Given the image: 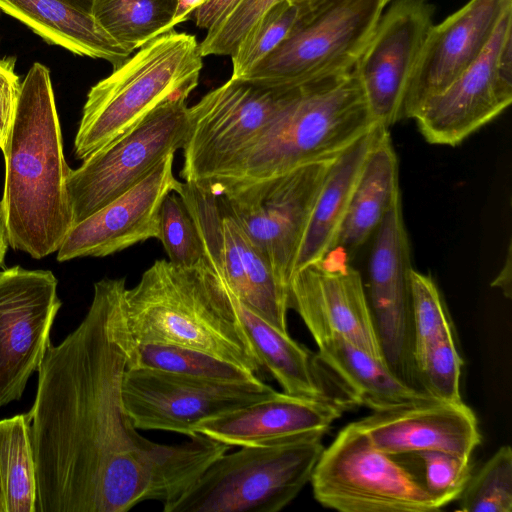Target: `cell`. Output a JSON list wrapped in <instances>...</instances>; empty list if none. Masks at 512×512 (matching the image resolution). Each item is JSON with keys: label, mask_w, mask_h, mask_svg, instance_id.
<instances>
[{"label": "cell", "mask_w": 512, "mask_h": 512, "mask_svg": "<svg viewBox=\"0 0 512 512\" xmlns=\"http://www.w3.org/2000/svg\"><path fill=\"white\" fill-rule=\"evenodd\" d=\"M125 278L94 284L81 323L47 348L29 417L35 512H126L178 497L230 447L197 433L167 445L142 436L124 407L134 344L124 320Z\"/></svg>", "instance_id": "1"}, {"label": "cell", "mask_w": 512, "mask_h": 512, "mask_svg": "<svg viewBox=\"0 0 512 512\" xmlns=\"http://www.w3.org/2000/svg\"><path fill=\"white\" fill-rule=\"evenodd\" d=\"M1 150L5 184L0 202L8 243L35 259L60 248L73 226L66 163L49 69L34 63L20 85Z\"/></svg>", "instance_id": "2"}, {"label": "cell", "mask_w": 512, "mask_h": 512, "mask_svg": "<svg viewBox=\"0 0 512 512\" xmlns=\"http://www.w3.org/2000/svg\"><path fill=\"white\" fill-rule=\"evenodd\" d=\"M133 344L195 348L250 370H264L236 312L231 293L208 262L200 269L156 260L124 295Z\"/></svg>", "instance_id": "3"}, {"label": "cell", "mask_w": 512, "mask_h": 512, "mask_svg": "<svg viewBox=\"0 0 512 512\" xmlns=\"http://www.w3.org/2000/svg\"><path fill=\"white\" fill-rule=\"evenodd\" d=\"M375 125L353 70L289 90L232 168L207 186L249 184L335 158Z\"/></svg>", "instance_id": "4"}, {"label": "cell", "mask_w": 512, "mask_h": 512, "mask_svg": "<svg viewBox=\"0 0 512 512\" xmlns=\"http://www.w3.org/2000/svg\"><path fill=\"white\" fill-rule=\"evenodd\" d=\"M199 42L192 34H162L129 56L91 87L74 140L84 160L168 99L196 88L203 67Z\"/></svg>", "instance_id": "5"}, {"label": "cell", "mask_w": 512, "mask_h": 512, "mask_svg": "<svg viewBox=\"0 0 512 512\" xmlns=\"http://www.w3.org/2000/svg\"><path fill=\"white\" fill-rule=\"evenodd\" d=\"M317 433L293 440L244 446L213 462L164 512H277L310 482L324 449Z\"/></svg>", "instance_id": "6"}, {"label": "cell", "mask_w": 512, "mask_h": 512, "mask_svg": "<svg viewBox=\"0 0 512 512\" xmlns=\"http://www.w3.org/2000/svg\"><path fill=\"white\" fill-rule=\"evenodd\" d=\"M387 6L385 0H318L289 36L241 81L285 92L351 72Z\"/></svg>", "instance_id": "7"}, {"label": "cell", "mask_w": 512, "mask_h": 512, "mask_svg": "<svg viewBox=\"0 0 512 512\" xmlns=\"http://www.w3.org/2000/svg\"><path fill=\"white\" fill-rule=\"evenodd\" d=\"M310 483L322 506L341 512H432L441 508L399 457L375 447L352 422L324 448Z\"/></svg>", "instance_id": "8"}, {"label": "cell", "mask_w": 512, "mask_h": 512, "mask_svg": "<svg viewBox=\"0 0 512 512\" xmlns=\"http://www.w3.org/2000/svg\"><path fill=\"white\" fill-rule=\"evenodd\" d=\"M188 95L161 103L122 135L70 170L66 180L73 225L140 182L165 156L182 149Z\"/></svg>", "instance_id": "9"}, {"label": "cell", "mask_w": 512, "mask_h": 512, "mask_svg": "<svg viewBox=\"0 0 512 512\" xmlns=\"http://www.w3.org/2000/svg\"><path fill=\"white\" fill-rule=\"evenodd\" d=\"M335 158L265 180L212 189L267 258L286 292L314 205Z\"/></svg>", "instance_id": "10"}, {"label": "cell", "mask_w": 512, "mask_h": 512, "mask_svg": "<svg viewBox=\"0 0 512 512\" xmlns=\"http://www.w3.org/2000/svg\"><path fill=\"white\" fill-rule=\"evenodd\" d=\"M286 93L230 78L205 94L188 110L181 178L209 185L225 175L268 125Z\"/></svg>", "instance_id": "11"}, {"label": "cell", "mask_w": 512, "mask_h": 512, "mask_svg": "<svg viewBox=\"0 0 512 512\" xmlns=\"http://www.w3.org/2000/svg\"><path fill=\"white\" fill-rule=\"evenodd\" d=\"M201 235L207 262L220 282L242 304L281 332L287 330V292L259 248L208 187L178 182Z\"/></svg>", "instance_id": "12"}, {"label": "cell", "mask_w": 512, "mask_h": 512, "mask_svg": "<svg viewBox=\"0 0 512 512\" xmlns=\"http://www.w3.org/2000/svg\"><path fill=\"white\" fill-rule=\"evenodd\" d=\"M276 392L260 378L229 382L142 367L126 369L124 407L138 430H163L192 437L209 418Z\"/></svg>", "instance_id": "13"}, {"label": "cell", "mask_w": 512, "mask_h": 512, "mask_svg": "<svg viewBox=\"0 0 512 512\" xmlns=\"http://www.w3.org/2000/svg\"><path fill=\"white\" fill-rule=\"evenodd\" d=\"M512 102V8L479 58L414 115L425 140L457 146Z\"/></svg>", "instance_id": "14"}, {"label": "cell", "mask_w": 512, "mask_h": 512, "mask_svg": "<svg viewBox=\"0 0 512 512\" xmlns=\"http://www.w3.org/2000/svg\"><path fill=\"white\" fill-rule=\"evenodd\" d=\"M49 270L0 271V408L18 401L50 345L62 305Z\"/></svg>", "instance_id": "15"}, {"label": "cell", "mask_w": 512, "mask_h": 512, "mask_svg": "<svg viewBox=\"0 0 512 512\" xmlns=\"http://www.w3.org/2000/svg\"><path fill=\"white\" fill-rule=\"evenodd\" d=\"M384 9L353 72L377 125L403 117L405 97L431 26L429 0H393Z\"/></svg>", "instance_id": "16"}, {"label": "cell", "mask_w": 512, "mask_h": 512, "mask_svg": "<svg viewBox=\"0 0 512 512\" xmlns=\"http://www.w3.org/2000/svg\"><path fill=\"white\" fill-rule=\"evenodd\" d=\"M345 256L331 252L294 272L288 309L298 313L315 342L340 336L385 361L361 275Z\"/></svg>", "instance_id": "17"}, {"label": "cell", "mask_w": 512, "mask_h": 512, "mask_svg": "<svg viewBox=\"0 0 512 512\" xmlns=\"http://www.w3.org/2000/svg\"><path fill=\"white\" fill-rule=\"evenodd\" d=\"M410 244L401 194L374 233L369 261V304L389 368L418 388L412 359Z\"/></svg>", "instance_id": "18"}, {"label": "cell", "mask_w": 512, "mask_h": 512, "mask_svg": "<svg viewBox=\"0 0 512 512\" xmlns=\"http://www.w3.org/2000/svg\"><path fill=\"white\" fill-rule=\"evenodd\" d=\"M174 154L165 156L125 193L75 223L57 251V260L104 257L157 238L161 203L178 184L173 173Z\"/></svg>", "instance_id": "19"}, {"label": "cell", "mask_w": 512, "mask_h": 512, "mask_svg": "<svg viewBox=\"0 0 512 512\" xmlns=\"http://www.w3.org/2000/svg\"><path fill=\"white\" fill-rule=\"evenodd\" d=\"M510 8L512 0H469L431 26L405 97L403 117L413 119L427 100L479 58Z\"/></svg>", "instance_id": "20"}, {"label": "cell", "mask_w": 512, "mask_h": 512, "mask_svg": "<svg viewBox=\"0 0 512 512\" xmlns=\"http://www.w3.org/2000/svg\"><path fill=\"white\" fill-rule=\"evenodd\" d=\"M355 424L375 447L393 456L442 451L471 457L481 443L476 416L464 402L429 399L373 411Z\"/></svg>", "instance_id": "21"}, {"label": "cell", "mask_w": 512, "mask_h": 512, "mask_svg": "<svg viewBox=\"0 0 512 512\" xmlns=\"http://www.w3.org/2000/svg\"><path fill=\"white\" fill-rule=\"evenodd\" d=\"M346 407L333 401L273 395L200 422L194 432L228 446H258L325 434Z\"/></svg>", "instance_id": "22"}, {"label": "cell", "mask_w": 512, "mask_h": 512, "mask_svg": "<svg viewBox=\"0 0 512 512\" xmlns=\"http://www.w3.org/2000/svg\"><path fill=\"white\" fill-rule=\"evenodd\" d=\"M317 358L354 405L384 411L435 399L396 375L382 361L340 336L315 342Z\"/></svg>", "instance_id": "23"}, {"label": "cell", "mask_w": 512, "mask_h": 512, "mask_svg": "<svg viewBox=\"0 0 512 512\" xmlns=\"http://www.w3.org/2000/svg\"><path fill=\"white\" fill-rule=\"evenodd\" d=\"M382 128L375 125L334 159L314 205L293 274L324 260L336 249L354 189Z\"/></svg>", "instance_id": "24"}, {"label": "cell", "mask_w": 512, "mask_h": 512, "mask_svg": "<svg viewBox=\"0 0 512 512\" xmlns=\"http://www.w3.org/2000/svg\"><path fill=\"white\" fill-rule=\"evenodd\" d=\"M232 295V294H231ZM234 306L264 371L284 393L351 406L328 388L327 370L309 349L270 325L232 295Z\"/></svg>", "instance_id": "25"}, {"label": "cell", "mask_w": 512, "mask_h": 512, "mask_svg": "<svg viewBox=\"0 0 512 512\" xmlns=\"http://www.w3.org/2000/svg\"><path fill=\"white\" fill-rule=\"evenodd\" d=\"M0 9L47 43L76 55L105 60L114 67L131 55L98 27L90 11L71 0H0Z\"/></svg>", "instance_id": "26"}, {"label": "cell", "mask_w": 512, "mask_h": 512, "mask_svg": "<svg viewBox=\"0 0 512 512\" xmlns=\"http://www.w3.org/2000/svg\"><path fill=\"white\" fill-rule=\"evenodd\" d=\"M401 194L398 159L388 128L373 144L354 189L336 249L352 255L374 235Z\"/></svg>", "instance_id": "27"}, {"label": "cell", "mask_w": 512, "mask_h": 512, "mask_svg": "<svg viewBox=\"0 0 512 512\" xmlns=\"http://www.w3.org/2000/svg\"><path fill=\"white\" fill-rule=\"evenodd\" d=\"M177 0H92L90 13L98 27L132 53L172 31Z\"/></svg>", "instance_id": "28"}, {"label": "cell", "mask_w": 512, "mask_h": 512, "mask_svg": "<svg viewBox=\"0 0 512 512\" xmlns=\"http://www.w3.org/2000/svg\"><path fill=\"white\" fill-rule=\"evenodd\" d=\"M4 512H35L37 482L28 413L0 420Z\"/></svg>", "instance_id": "29"}, {"label": "cell", "mask_w": 512, "mask_h": 512, "mask_svg": "<svg viewBox=\"0 0 512 512\" xmlns=\"http://www.w3.org/2000/svg\"><path fill=\"white\" fill-rule=\"evenodd\" d=\"M127 367L153 368L229 382H248L260 378L248 369L205 351L160 343L135 344L130 351Z\"/></svg>", "instance_id": "30"}, {"label": "cell", "mask_w": 512, "mask_h": 512, "mask_svg": "<svg viewBox=\"0 0 512 512\" xmlns=\"http://www.w3.org/2000/svg\"><path fill=\"white\" fill-rule=\"evenodd\" d=\"M306 5L283 0L270 8L246 33L230 55L232 79L247 76L269 56L291 33Z\"/></svg>", "instance_id": "31"}, {"label": "cell", "mask_w": 512, "mask_h": 512, "mask_svg": "<svg viewBox=\"0 0 512 512\" xmlns=\"http://www.w3.org/2000/svg\"><path fill=\"white\" fill-rule=\"evenodd\" d=\"M169 262L186 269L207 264L204 244L181 196L172 191L163 199L158 213V237Z\"/></svg>", "instance_id": "32"}, {"label": "cell", "mask_w": 512, "mask_h": 512, "mask_svg": "<svg viewBox=\"0 0 512 512\" xmlns=\"http://www.w3.org/2000/svg\"><path fill=\"white\" fill-rule=\"evenodd\" d=\"M412 359L418 378L426 353L451 322L432 277L412 268L410 273ZM419 382V381H418Z\"/></svg>", "instance_id": "33"}, {"label": "cell", "mask_w": 512, "mask_h": 512, "mask_svg": "<svg viewBox=\"0 0 512 512\" xmlns=\"http://www.w3.org/2000/svg\"><path fill=\"white\" fill-rule=\"evenodd\" d=\"M458 500L465 512L512 511V450L501 446L472 473Z\"/></svg>", "instance_id": "34"}, {"label": "cell", "mask_w": 512, "mask_h": 512, "mask_svg": "<svg viewBox=\"0 0 512 512\" xmlns=\"http://www.w3.org/2000/svg\"><path fill=\"white\" fill-rule=\"evenodd\" d=\"M463 360L452 327L446 329L428 349L418 371L420 387L433 398L450 403L463 402L460 376Z\"/></svg>", "instance_id": "35"}, {"label": "cell", "mask_w": 512, "mask_h": 512, "mask_svg": "<svg viewBox=\"0 0 512 512\" xmlns=\"http://www.w3.org/2000/svg\"><path fill=\"white\" fill-rule=\"evenodd\" d=\"M410 455L421 465L422 473L417 478L441 509L459 498L472 474L470 457L442 451Z\"/></svg>", "instance_id": "36"}, {"label": "cell", "mask_w": 512, "mask_h": 512, "mask_svg": "<svg viewBox=\"0 0 512 512\" xmlns=\"http://www.w3.org/2000/svg\"><path fill=\"white\" fill-rule=\"evenodd\" d=\"M281 1L242 0L219 24L207 30L199 43L202 56H230L254 24Z\"/></svg>", "instance_id": "37"}, {"label": "cell", "mask_w": 512, "mask_h": 512, "mask_svg": "<svg viewBox=\"0 0 512 512\" xmlns=\"http://www.w3.org/2000/svg\"><path fill=\"white\" fill-rule=\"evenodd\" d=\"M19 77L13 65L0 60V149L3 147L13 115L16 109L19 92Z\"/></svg>", "instance_id": "38"}, {"label": "cell", "mask_w": 512, "mask_h": 512, "mask_svg": "<svg viewBox=\"0 0 512 512\" xmlns=\"http://www.w3.org/2000/svg\"><path fill=\"white\" fill-rule=\"evenodd\" d=\"M242 0H209L195 10L199 28L210 29L219 24Z\"/></svg>", "instance_id": "39"}, {"label": "cell", "mask_w": 512, "mask_h": 512, "mask_svg": "<svg viewBox=\"0 0 512 512\" xmlns=\"http://www.w3.org/2000/svg\"><path fill=\"white\" fill-rule=\"evenodd\" d=\"M209 0H177L175 12L170 24L171 30L178 24L186 21L189 15Z\"/></svg>", "instance_id": "40"}, {"label": "cell", "mask_w": 512, "mask_h": 512, "mask_svg": "<svg viewBox=\"0 0 512 512\" xmlns=\"http://www.w3.org/2000/svg\"><path fill=\"white\" fill-rule=\"evenodd\" d=\"M511 246H509L506 261L501 271L492 282V286L499 288L505 297H511Z\"/></svg>", "instance_id": "41"}, {"label": "cell", "mask_w": 512, "mask_h": 512, "mask_svg": "<svg viewBox=\"0 0 512 512\" xmlns=\"http://www.w3.org/2000/svg\"><path fill=\"white\" fill-rule=\"evenodd\" d=\"M9 243H8V237H7V231L3 219V214L1 210L0 205V265L2 264L4 260V256L7 250Z\"/></svg>", "instance_id": "42"}, {"label": "cell", "mask_w": 512, "mask_h": 512, "mask_svg": "<svg viewBox=\"0 0 512 512\" xmlns=\"http://www.w3.org/2000/svg\"><path fill=\"white\" fill-rule=\"evenodd\" d=\"M71 1L76 3L77 5L81 6L82 8L90 11V6L92 3V0H71Z\"/></svg>", "instance_id": "43"}, {"label": "cell", "mask_w": 512, "mask_h": 512, "mask_svg": "<svg viewBox=\"0 0 512 512\" xmlns=\"http://www.w3.org/2000/svg\"><path fill=\"white\" fill-rule=\"evenodd\" d=\"M0 512H4L3 496H2V489H1V480H0Z\"/></svg>", "instance_id": "44"}, {"label": "cell", "mask_w": 512, "mask_h": 512, "mask_svg": "<svg viewBox=\"0 0 512 512\" xmlns=\"http://www.w3.org/2000/svg\"><path fill=\"white\" fill-rule=\"evenodd\" d=\"M293 1L304 4V5H310L311 3H314L318 0H293Z\"/></svg>", "instance_id": "45"}, {"label": "cell", "mask_w": 512, "mask_h": 512, "mask_svg": "<svg viewBox=\"0 0 512 512\" xmlns=\"http://www.w3.org/2000/svg\"><path fill=\"white\" fill-rule=\"evenodd\" d=\"M385 1H386L387 5H388V4H389L390 2H392L393 0H385Z\"/></svg>", "instance_id": "46"}]
</instances>
